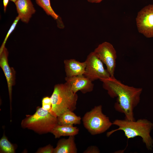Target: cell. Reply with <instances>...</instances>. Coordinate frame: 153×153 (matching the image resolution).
<instances>
[{
  "instance_id": "ba28073f",
  "label": "cell",
  "mask_w": 153,
  "mask_h": 153,
  "mask_svg": "<svg viewBox=\"0 0 153 153\" xmlns=\"http://www.w3.org/2000/svg\"><path fill=\"white\" fill-rule=\"evenodd\" d=\"M94 52L106 65L111 76H114L117 58L116 51L110 43L104 42L99 44Z\"/></svg>"
},
{
  "instance_id": "8992f818",
  "label": "cell",
  "mask_w": 153,
  "mask_h": 153,
  "mask_svg": "<svg viewBox=\"0 0 153 153\" xmlns=\"http://www.w3.org/2000/svg\"><path fill=\"white\" fill-rule=\"evenodd\" d=\"M85 61L86 66L84 75L92 81L107 79L110 77L107 69L104 68L103 63L94 51L88 54Z\"/></svg>"
},
{
  "instance_id": "9c48e42d",
  "label": "cell",
  "mask_w": 153,
  "mask_h": 153,
  "mask_svg": "<svg viewBox=\"0 0 153 153\" xmlns=\"http://www.w3.org/2000/svg\"><path fill=\"white\" fill-rule=\"evenodd\" d=\"M8 50L5 47L0 54V66L4 72L7 80L11 109L12 88L15 84V72L13 68L10 67L8 65Z\"/></svg>"
},
{
  "instance_id": "5bb4252c",
  "label": "cell",
  "mask_w": 153,
  "mask_h": 153,
  "mask_svg": "<svg viewBox=\"0 0 153 153\" xmlns=\"http://www.w3.org/2000/svg\"><path fill=\"white\" fill-rule=\"evenodd\" d=\"M79 129L73 125L58 124L51 133L55 138L61 136H75L79 133Z\"/></svg>"
},
{
  "instance_id": "30bf717a",
  "label": "cell",
  "mask_w": 153,
  "mask_h": 153,
  "mask_svg": "<svg viewBox=\"0 0 153 153\" xmlns=\"http://www.w3.org/2000/svg\"><path fill=\"white\" fill-rule=\"evenodd\" d=\"M66 82L70 85L72 91L76 93L78 91L85 94L93 90L94 84L92 81L84 75L65 78Z\"/></svg>"
},
{
  "instance_id": "7402d4cb",
  "label": "cell",
  "mask_w": 153,
  "mask_h": 153,
  "mask_svg": "<svg viewBox=\"0 0 153 153\" xmlns=\"http://www.w3.org/2000/svg\"><path fill=\"white\" fill-rule=\"evenodd\" d=\"M10 0H3V7L4 12L6 11L7 8Z\"/></svg>"
},
{
  "instance_id": "52a82bcc",
  "label": "cell",
  "mask_w": 153,
  "mask_h": 153,
  "mask_svg": "<svg viewBox=\"0 0 153 153\" xmlns=\"http://www.w3.org/2000/svg\"><path fill=\"white\" fill-rule=\"evenodd\" d=\"M138 32L146 38L153 37V4H149L142 8L136 18Z\"/></svg>"
},
{
  "instance_id": "5b68a950",
  "label": "cell",
  "mask_w": 153,
  "mask_h": 153,
  "mask_svg": "<svg viewBox=\"0 0 153 153\" xmlns=\"http://www.w3.org/2000/svg\"><path fill=\"white\" fill-rule=\"evenodd\" d=\"M82 121L85 128L93 135L105 132L113 125L109 117L103 112L101 105L95 106L86 112Z\"/></svg>"
},
{
  "instance_id": "4fadbf2b",
  "label": "cell",
  "mask_w": 153,
  "mask_h": 153,
  "mask_svg": "<svg viewBox=\"0 0 153 153\" xmlns=\"http://www.w3.org/2000/svg\"><path fill=\"white\" fill-rule=\"evenodd\" d=\"M77 152L75 136H70L67 139H62L59 140L54 148L53 153H76Z\"/></svg>"
},
{
  "instance_id": "9a60e30c",
  "label": "cell",
  "mask_w": 153,
  "mask_h": 153,
  "mask_svg": "<svg viewBox=\"0 0 153 153\" xmlns=\"http://www.w3.org/2000/svg\"><path fill=\"white\" fill-rule=\"evenodd\" d=\"M58 124L60 125L80 124L81 118L76 115L73 111L67 110L57 117Z\"/></svg>"
},
{
  "instance_id": "8fae6325",
  "label": "cell",
  "mask_w": 153,
  "mask_h": 153,
  "mask_svg": "<svg viewBox=\"0 0 153 153\" xmlns=\"http://www.w3.org/2000/svg\"><path fill=\"white\" fill-rule=\"evenodd\" d=\"M14 3L18 16L22 22L27 23L36 12L31 0H17Z\"/></svg>"
},
{
  "instance_id": "44dd1931",
  "label": "cell",
  "mask_w": 153,
  "mask_h": 153,
  "mask_svg": "<svg viewBox=\"0 0 153 153\" xmlns=\"http://www.w3.org/2000/svg\"><path fill=\"white\" fill-rule=\"evenodd\" d=\"M100 151L95 146H92L88 148L83 152L84 153H99Z\"/></svg>"
},
{
  "instance_id": "d6986e66",
  "label": "cell",
  "mask_w": 153,
  "mask_h": 153,
  "mask_svg": "<svg viewBox=\"0 0 153 153\" xmlns=\"http://www.w3.org/2000/svg\"><path fill=\"white\" fill-rule=\"evenodd\" d=\"M52 104L50 97H46L42 100V107L49 112L51 109Z\"/></svg>"
},
{
  "instance_id": "2e32d148",
  "label": "cell",
  "mask_w": 153,
  "mask_h": 153,
  "mask_svg": "<svg viewBox=\"0 0 153 153\" xmlns=\"http://www.w3.org/2000/svg\"><path fill=\"white\" fill-rule=\"evenodd\" d=\"M37 4L43 9L46 14L51 16L55 20H58V25L60 22L61 28L64 27L61 19L54 11L51 5L50 0H35Z\"/></svg>"
},
{
  "instance_id": "603a6c76",
  "label": "cell",
  "mask_w": 153,
  "mask_h": 153,
  "mask_svg": "<svg viewBox=\"0 0 153 153\" xmlns=\"http://www.w3.org/2000/svg\"><path fill=\"white\" fill-rule=\"evenodd\" d=\"M89 3H99L103 0H87Z\"/></svg>"
},
{
  "instance_id": "3957f363",
  "label": "cell",
  "mask_w": 153,
  "mask_h": 153,
  "mask_svg": "<svg viewBox=\"0 0 153 153\" xmlns=\"http://www.w3.org/2000/svg\"><path fill=\"white\" fill-rule=\"evenodd\" d=\"M50 98L52 107L49 112L55 117H57L67 110L73 111L76 109L78 95L66 82L54 86Z\"/></svg>"
},
{
  "instance_id": "6da1fadb",
  "label": "cell",
  "mask_w": 153,
  "mask_h": 153,
  "mask_svg": "<svg viewBox=\"0 0 153 153\" xmlns=\"http://www.w3.org/2000/svg\"><path fill=\"white\" fill-rule=\"evenodd\" d=\"M103 88L112 98L116 97L114 108L117 111L124 114L125 119L135 120L134 110L139 104L142 92L141 88H137L125 85L114 76L101 80Z\"/></svg>"
},
{
  "instance_id": "ac0fdd59",
  "label": "cell",
  "mask_w": 153,
  "mask_h": 153,
  "mask_svg": "<svg viewBox=\"0 0 153 153\" xmlns=\"http://www.w3.org/2000/svg\"><path fill=\"white\" fill-rule=\"evenodd\" d=\"M20 20V18L18 16L15 19L13 22L9 30L8 31L3 42V43H2V44L0 47V54L1 53L4 48L5 47V45L8 37L15 28L16 25Z\"/></svg>"
},
{
  "instance_id": "7a4b0ae2",
  "label": "cell",
  "mask_w": 153,
  "mask_h": 153,
  "mask_svg": "<svg viewBox=\"0 0 153 153\" xmlns=\"http://www.w3.org/2000/svg\"><path fill=\"white\" fill-rule=\"evenodd\" d=\"M112 124L117 126L118 128L108 132L107 134V137L116 131L121 130L124 132L128 139L141 137L147 149H152L153 139L150 133L153 128V124L147 119H140L134 121L125 119H116L113 122Z\"/></svg>"
},
{
  "instance_id": "ffe728a7",
  "label": "cell",
  "mask_w": 153,
  "mask_h": 153,
  "mask_svg": "<svg viewBox=\"0 0 153 153\" xmlns=\"http://www.w3.org/2000/svg\"><path fill=\"white\" fill-rule=\"evenodd\" d=\"M54 148L49 144L43 147L39 148L36 151L37 153H53Z\"/></svg>"
},
{
  "instance_id": "cb8c5ba5",
  "label": "cell",
  "mask_w": 153,
  "mask_h": 153,
  "mask_svg": "<svg viewBox=\"0 0 153 153\" xmlns=\"http://www.w3.org/2000/svg\"><path fill=\"white\" fill-rule=\"evenodd\" d=\"M10 0L15 3L16 1L17 0Z\"/></svg>"
},
{
  "instance_id": "7c38bea8",
  "label": "cell",
  "mask_w": 153,
  "mask_h": 153,
  "mask_svg": "<svg viewBox=\"0 0 153 153\" xmlns=\"http://www.w3.org/2000/svg\"><path fill=\"white\" fill-rule=\"evenodd\" d=\"M65 71L66 77L84 75L86 66L85 61L80 62L74 59L64 60Z\"/></svg>"
},
{
  "instance_id": "277c9868",
  "label": "cell",
  "mask_w": 153,
  "mask_h": 153,
  "mask_svg": "<svg viewBox=\"0 0 153 153\" xmlns=\"http://www.w3.org/2000/svg\"><path fill=\"white\" fill-rule=\"evenodd\" d=\"M58 124L57 117L42 107L38 108L33 115H26L21 123L22 128L39 134L51 133Z\"/></svg>"
},
{
  "instance_id": "e0dca14e",
  "label": "cell",
  "mask_w": 153,
  "mask_h": 153,
  "mask_svg": "<svg viewBox=\"0 0 153 153\" xmlns=\"http://www.w3.org/2000/svg\"><path fill=\"white\" fill-rule=\"evenodd\" d=\"M1 153H14L15 149L13 145L4 135L0 140Z\"/></svg>"
}]
</instances>
